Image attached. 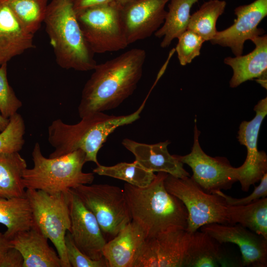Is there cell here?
I'll return each instance as SVG.
<instances>
[{
	"label": "cell",
	"instance_id": "cell-25",
	"mask_svg": "<svg viewBox=\"0 0 267 267\" xmlns=\"http://www.w3.org/2000/svg\"><path fill=\"white\" fill-rule=\"evenodd\" d=\"M199 0H170L164 21L154 33L162 38L160 46L168 47L175 39H178L187 30L192 6Z\"/></svg>",
	"mask_w": 267,
	"mask_h": 267
},
{
	"label": "cell",
	"instance_id": "cell-15",
	"mask_svg": "<svg viewBox=\"0 0 267 267\" xmlns=\"http://www.w3.org/2000/svg\"><path fill=\"white\" fill-rule=\"evenodd\" d=\"M170 0H132L120 6V17L129 44L150 37L163 24Z\"/></svg>",
	"mask_w": 267,
	"mask_h": 267
},
{
	"label": "cell",
	"instance_id": "cell-34",
	"mask_svg": "<svg viewBox=\"0 0 267 267\" xmlns=\"http://www.w3.org/2000/svg\"><path fill=\"white\" fill-rule=\"evenodd\" d=\"M260 180V184L258 186L255 187L253 192L250 195L244 198H233L224 194L222 190L217 191L214 193L221 196L227 205H247L259 199L266 197L267 195V173L264 175Z\"/></svg>",
	"mask_w": 267,
	"mask_h": 267
},
{
	"label": "cell",
	"instance_id": "cell-17",
	"mask_svg": "<svg viewBox=\"0 0 267 267\" xmlns=\"http://www.w3.org/2000/svg\"><path fill=\"white\" fill-rule=\"evenodd\" d=\"M169 140L153 144L137 142L125 138L122 144L135 156L141 166L152 172H165L175 177L184 178L189 174L183 168V164L168 150Z\"/></svg>",
	"mask_w": 267,
	"mask_h": 267
},
{
	"label": "cell",
	"instance_id": "cell-41",
	"mask_svg": "<svg viewBox=\"0 0 267 267\" xmlns=\"http://www.w3.org/2000/svg\"><path fill=\"white\" fill-rule=\"evenodd\" d=\"M9 0H0V1L2 2H6V3H7Z\"/></svg>",
	"mask_w": 267,
	"mask_h": 267
},
{
	"label": "cell",
	"instance_id": "cell-1",
	"mask_svg": "<svg viewBox=\"0 0 267 267\" xmlns=\"http://www.w3.org/2000/svg\"><path fill=\"white\" fill-rule=\"evenodd\" d=\"M146 58L144 49L134 48L97 64L82 92L80 117L115 109L130 97L141 78Z\"/></svg>",
	"mask_w": 267,
	"mask_h": 267
},
{
	"label": "cell",
	"instance_id": "cell-30",
	"mask_svg": "<svg viewBox=\"0 0 267 267\" xmlns=\"http://www.w3.org/2000/svg\"><path fill=\"white\" fill-rule=\"evenodd\" d=\"M25 125L18 113L9 118V123L0 134V153L19 152L25 143Z\"/></svg>",
	"mask_w": 267,
	"mask_h": 267
},
{
	"label": "cell",
	"instance_id": "cell-7",
	"mask_svg": "<svg viewBox=\"0 0 267 267\" xmlns=\"http://www.w3.org/2000/svg\"><path fill=\"white\" fill-rule=\"evenodd\" d=\"M67 193L49 194L27 189L25 195L31 206L34 224L54 245L62 267H71L65 244L66 232L71 227Z\"/></svg>",
	"mask_w": 267,
	"mask_h": 267
},
{
	"label": "cell",
	"instance_id": "cell-40",
	"mask_svg": "<svg viewBox=\"0 0 267 267\" xmlns=\"http://www.w3.org/2000/svg\"><path fill=\"white\" fill-rule=\"evenodd\" d=\"M132 0H114L115 2L120 6H122Z\"/></svg>",
	"mask_w": 267,
	"mask_h": 267
},
{
	"label": "cell",
	"instance_id": "cell-3",
	"mask_svg": "<svg viewBox=\"0 0 267 267\" xmlns=\"http://www.w3.org/2000/svg\"><path fill=\"white\" fill-rule=\"evenodd\" d=\"M167 174L158 172L145 187L128 183L124 186L132 221L142 229L146 237L173 227H187L188 213L185 205L165 187Z\"/></svg>",
	"mask_w": 267,
	"mask_h": 267
},
{
	"label": "cell",
	"instance_id": "cell-14",
	"mask_svg": "<svg viewBox=\"0 0 267 267\" xmlns=\"http://www.w3.org/2000/svg\"><path fill=\"white\" fill-rule=\"evenodd\" d=\"M71 222L70 233L76 246L93 260L104 259L106 243L98 222L72 189L67 193Z\"/></svg>",
	"mask_w": 267,
	"mask_h": 267
},
{
	"label": "cell",
	"instance_id": "cell-26",
	"mask_svg": "<svg viewBox=\"0 0 267 267\" xmlns=\"http://www.w3.org/2000/svg\"><path fill=\"white\" fill-rule=\"evenodd\" d=\"M230 224H239L267 239V198L244 205H227Z\"/></svg>",
	"mask_w": 267,
	"mask_h": 267
},
{
	"label": "cell",
	"instance_id": "cell-6",
	"mask_svg": "<svg viewBox=\"0 0 267 267\" xmlns=\"http://www.w3.org/2000/svg\"><path fill=\"white\" fill-rule=\"evenodd\" d=\"M164 185L185 205L188 213L186 230L188 232L193 233L209 223L230 224L224 200L216 193L205 192L191 177L181 178L167 174Z\"/></svg>",
	"mask_w": 267,
	"mask_h": 267
},
{
	"label": "cell",
	"instance_id": "cell-36",
	"mask_svg": "<svg viewBox=\"0 0 267 267\" xmlns=\"http://www.w3.org/2000/svg\"><path fill=\"white\" fill-rule=\"evenodd\" d=\"M73 8L76 14L90 7L109 3L114 0H71Z\"/></svg>",
	"mask_w": 267,
	"mask_h": 267
},
{
	"label": "cell",
	"instance_id": "cell-35",
	"mask_svg": "<svg viewBox=\"0 0 267 267\" xmlns=\"http://www.w3.org/2000/svg\"><path fill=\"white\" fill-rule=\"evenodd\" d=\"M23 264L21 254L12 246L0 256V267H23Z\"/></svg>",
	"mask_w": 267,
	"mask_h": 267
},
{
	"label": "cell",
	"instance_id": "cell-39",
	"mask_svg": "<svg viewBox=\"0 0 267 267\" xmlns=\"http://www.w3.org/2000/svg\"><path fill=\"white\" fill-rule=\"evenodd\" d=\"M267 73H266L262 75L261 76H260L259 78L256 79L257 82L266 89H267Z\"/></svg>",
	"mask_w": 267,
	"mask_h": 267
},
{
	"label": "cell",
	"instance_id": "cell-38",
	"mask_svg": "<svg viewBox=\"0 0 267 267\" xmlns=\"http://www.w3.org/2000/svg\"><path fill=\"white\" fill-rule=\"evenodd\" d=\"M9 123V119L4 118L0 113V132H2L7 127Z\"/></svg>",
	"mask_w": 267,
	"mask_h": 267
},
{
	"label": "cell",
	"instance_id": "cell-8",
	"mask_svg": "<svg viewBox=\"0 0 267 267\" xmlns=\"http://www.w3.org/2000/svg\"><path fill=\"white\" fill-rule=\"evenodd\" d=\"M84 37L93 53L117 51L129 45L115 1L90 7L77 14Z\"/></svg>",
	"mask_w": 267,
	"mask_h": 267
},
{
	"label": "cell",
	"instance_id": "cell-33",
	"mask_svg": "<svg viewBox=\"0 0 267 267\" xmlns=\"http://www.w3.org/2000/svg\"><path fill=\"white\" fill-rule=\"evenodd\" d=\"M65 244L68 261L73 267H105L104 259L93 260L84 254L75 245L69 231L65 237Z\"/></svg>",
	"mask_w": 267,
	"mask_h": 267
},
{
	"label": "cell",
	"instance_id": "cell-24",
	"mask_svg": "<svg viewBox=\"0 0 267 267\" xmlns=\"http://www.w3.org/2000/svg\"><path fill=\"white\" fill-rule=\"evenodd\" d=\"M0 223L6 227L4 234L9 240L17 233L30 229L34 222L28 198L0 196Z\"/></svg>",
	"mask_w": 267,
	"mask_h": 267
},
{
	"label": "cell",
	"instance_id": "cell-37",
	"mask_svg": "<svg viewBox=\"0 0 267 267\" xmlns=\"http://www.w3.org/2000/svg\"><path fill=\"white\" fill-rule=\"evenodd\" d=\"M11 246L4 233L0 232V256Z\"/></svg>",
	"mask_w": 267,
	"mask_h": 267
},
{
	"label": "cell",
	"instance_id": "cell-27",
	"mask_svg": "<svg viewBox=\"0 0 267 267\" xmlns=\"http://www.w3.org/2000/svg\"><path fill=\"white\" fill-rule=\"evenodd\" d=\"M226 6V2L223 0H209L204 2L190 15L187 30L196 33L205 42L211 41L218 31L217 21Z\"/></svg>",
	"mask_w": 267,
	"mask_h": 267
},
{
	"label": "cell",
	"instance_id": "cell-5",
	"mask_svg": "<svg viewBox=\"0 0 267 267\" xmlns=\"http://www.w3.org/2000/svg\"><path fill=\"white\" fill-rule=\"evenodd\" d=\"M34 166L26 168L23 175L25 188L49 194L67 193L83 184H90L93 173L83 172L86 154L81 150L56 158L45 157L39 142L32 152Z\"/></svg>",
	"mask_w": 267,
	"mask_h": 267
},
{
	"label": "cell",
	"instance_id": "cell-10",
	"mask_svg": "<svg viewBox=\"0 0 267 267\" xmlns=\"http://www.w3.org/2000/svg\"><path fill=\"white\" fill-rule=\"evenodd\" d=\"M193 144L191 152L185 155H175L189 166L193 172L191 177L205 192L214 193L218 190L230 189L238 180V168L232 167L225 157H213L205 153L200 146V132L194 120Z\"/></svg>",
	"mask_w": 267,
	"mask_h": 267
},
{
	"label": "cell",
	"instance_id": "cell-2",
	"mask_svg": "<svg viewBox=\"0 0 267 267\" xmlns=\"http://www.w3.org/2000/svg\"><path fill=\"white\" fill-rule=\"evenodd\" d=\"M148 96L134 113L127 115H109L96 112L82 118L76 124L53 121L48 127V141L54 148L49 158H56L81 150L86 160L99 165L97 154L108 136L117 128L134 122L140 118Z\"/></svg>",
	"mask_w": 267,
	"mask_h": 267
},
{
	"label": "cell",
	"instance_id": "cell-9",
	"mask_svg": "<svg viewBox=\"0 0 267 267\" xmlns=\"http://www.w3.org/2000/svg\"><path fill=\"white\" fill-rule=\"evenodd\" d=\"M72 189L94 215L104 236L111 239L132 221L123 189L94 184H83Z\"/></svg>",
	"mask_w": 267,
	"mask_h": 267
},
{
	"label": "cell",
	"instance_id": "cell-19",
	"mask_svg": "<svg viewBox=\"0 0 267 267\" xmlns=\"http://www.w3.org/2000/svg\"><path fill=\"white\" fill-rule=\"evenodd\" d=\"M34 35L18 20L7 3L0 1V66L34 48Z\"/></svg>",
	"mask_w": 267,
	"mask_h": 267
},
{
	"label": "cell",
	"instance_id": "cell-21",
	"mask_svg": "<svg viewBox=\"0 0 267 267\" xmlns=\"http://www.w3.org/2000/svg\"><path fill=\"white\" fill-rule=\"evenodd\" d=\"M251 41L255 48L250 53L224 59V63L233 71L229 81L231 88L237 87L247 81L257 79L267 73V35L257 36Z\"/></svg>",
	"mask_w": 267,
	"mask_h": 267
},
{
	"label": "cell",
	"instance_id": "cell-29",
	"mask_svg": "<svg viewBox=\"0 0 267 267\" xmlns=\"http://www.w3.org/2000/svg\"><path fill=\"white\" fill-rule=\"evenodd\" d=\"M7 4L24 28L34 35L44 22L48 0H10Z\"/></svg>",
	"mask_w": 267,
	"mask_h": 267
},
{
	"label": "cell",
	"instance_id": "cell-31",
	"mask_svg": "<svg viewBox=\"0 0 267 267\" xmlns=\"http://www.w3.org/2000/svg\"><path fill=\"white\" fill-rule=\"evenodd\" d=\"M175 48L180 64L185 66L200 54L205 41L193 32L187 30L178 39Z\"/></svg>",
	"mask_w": 267,
	"mask_h": 267
},
{
	"label": "cell",
	"instance_id": "cell-22",
	"mask_svg": "<svg viewBox=\"0 0 267 267\" xmlns=\"http://www.w3.org/2000/svg\"><path fill=\"white\" fill-rule=\"evenodd\" d=\"M219 244L206 232L192 233L186 253L185 267L232 266L222 253Z\"/></svg>",
	"mask_w": 267,
	"mask_h": 267
},
{
	"label": "cell",
	"instance_id": "cell-11",
	"mask_svg": "<svg viewBox=\"0 0 267 267\" xmlns=\"http://www.w3.org/2000/svg\"><path fill=\"white\" fill-rule=\"evenodd\" d=\"M186 228L173 227L146 237L132 267H183L191 237Z\"/></svg>",
	"mask_w": 267,
	"mask_h": 267
},
{
	"label": "cell",
	"instance_id": "cell-20",
	"mask_svg": "<svg viewBox=\"0 0 267 267\" xmlns=\"http://www.w3.org/2000/svg\"><path fill=\"white\" fill-rule=\"evenodd\" d=\"M145 238L142 229L132 221L104 246L102 255L107 267H132Z\"/></svg>",
	"mask_w": 267,
	"mask_h": 267
},
{
	"label": "cell",
	"instance_id": "cell-13",
	"mask_svg": "<svg viewBox=\"0 0 267 267\" xmlns=\"http://www.w3.org/2000/svg\"><path fill=\"white\" fill-rule=\"evenodd\" d=\"M234 12L236 17L233 24L223 30L217 31L210 42L213 44L230 48L236 56L242 55L246 41H251L264 33L258 26L267 15V0H255L250 4L239 5L234 9Z\"/></svg>",
	"mask_w": 267,
	"mask_h": 267
},
{
	"label": "cell",
	"instance_id": "cell-4",
	"mask_svg": "<svg viewBox=\"0 0 267 267\" xmlns=\"http://www.w3.org/2000/svg\"><path fill=\"white\" fill-rule=\"evenodd\" d=\"M44 23L61 68L93 70L97 63L82 34L71 0H51Z\"/></svg>",
	"mask_w": 267,
	"mask_h": 267
},
{
	"label": "cell",
	"instance_id": "cell-28",
	"mask_svg": "<svg viewBox=\"0 0 267 267\" xmlns=\"http://www.w3.org/2000/svg\"><path fill=\"white\" fill-rule=\"evenodd\" d=\"M93 173L124 180L135 186L143 187L149 184L156 175L141 166L136 161L121 162L111 166L98 165Z\"/></svg>",
	"mask_w": 267,
	"mask_h": 267
},
{
	"label": "cell",
	"instance_id": "cell-18",
	"mask_svg": "<svg viewBox=\"0 0 267 267\" xmlns=\"http://www.w3.org/2000/svg\"><path fill=\"white\" fill-rule=\"evenodd\" d=\"M23 258V267H62L61 259L48 243V239L35 225L9 240Z\"/></svg>",
	"mask_w": 267,
	"mask_h": 267
},
{
	"label": "cell",
	"instance_id": "cell-16",
	"mask_svg": "<svg viewBox=\"0 0 267 267\" xmlns=\"http://www.w3.org/2000/svg\"><path fill=\"white\" fill-rule=\"evenodd\" d=\"M206 232L220 244L232 243L237 245L242 255V266H267V239L239 224L212 223L202 226Z\"/></svg>",
	"mask_w": 267,
	"mask_h": 267
},
{
	"label": "cell",
	"instance_id": "cell-12",
	"mask_svg": "<svg viewBox=\"0 0 267 267\" xmlns=\"http://www.w3.org/2000/svg\"><path fill=\"white\" fill-rule=\"evenodd\" d=\"M255 117L250 121L241 123L237 139L247 150L246 158L239 167L238 180L241 189L248 191L250 186L260 181L267 173V155L257 147L259 131L263 120L267 114V98L260 100L254 108Z\"/></svg>",
	"mask_w": 267,
	"mask_h": 267
},
{
	"label": "cell",
	"instance_id": "cell-23",
	"mask_svg": "<svg viewBox=\"0 0 267 267\" xmlns=\"http://www.w3.org/2000/svg\"><path fill=\"white\" fill-rule=\"evenodd\" d=\"M26 168V161L19 152L0 153V196H26L23 175Z\"/></svg>",
	"mask_w": 267,
	"mask_h": 267
},
{
	"label": "cell",
	"instance_id": "cell-32",
	"mask_svg": "<svg viewBox=\"0 0 267 267\" xmlns=\"http://www.w3.org/2000/svg\"><path fill=\"white\" fill-rule=\"evenodd\" d=\"M22 103L9 85L7 78V63L0 66V113L9 119L17 113Z\"/></svg>",
	"mask_w": 267,
	"mask_h": 267
}]
</instances>
